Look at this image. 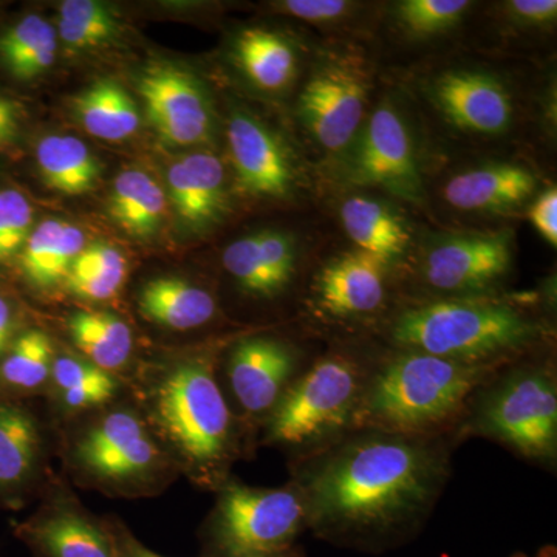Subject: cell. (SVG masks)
<instances>
[{"mask_svg":"<svg viewBox=\"0 0 557 557\" xmlns=\"http://www.w3.org/2000/svg\"><path fill=\"white\" fill-rule=\"evenodd\" d=\"M223 269L252 298L271 299L292 284L298 248L292 234L262 230L234 240L222 256Z\"/></svg>","mask_w":557,"mask_h":557,"instance_id":"ac0fdd59","label":"cell"},{"mask_svg":"<svg viewBox=\"0 0 557 557\" xmlns=\"http://www.w3.org/2000/svg\"><path fill=\"white\" fill-rule=\"evenodd\" d=\"M306 525L298 487H252L228 480L220 485L205 534L211 557H270L288 552Z\"/></svg>","mask_w":557,"mask_h":557,"instance_id":"8992f818","label":"cell"},{"mask_svg":"<svg viewBox=\"0 0 557 557\" xmlns=\"http://www.w3.org/2000/svg\"><path fill=\"white\" fill-rule=\"evenodd\" d=\"M36 164L47 188L62 196H84L97 188L102 166L79 138L49 135L36 146Z\"/></svg>","mask_w":557,"mask_h":557,"instance_id":"484cf974","label":"cell"},{"mask_svg":"<svg viewBox=\"0 0 557 557\" xmlns=\"http://www.w3.org/2000/svg\"><path fill=\"white\" fill-rule=\"evenodd\" d=\"M387 265L361 249L330 260L314 277L313 304L324 317L357 319L383 307Z\"/></svg>","mask_w":557,"mask_h":557,"instance_id":"e0dca14e","label":"cell"},{"mask_svg":"<svg viewBox=\"0 0 557 557\" xmlns=\"http://www.w3.org/2000/svg\"><path fill=\"white\" fill-rule=\"evenodd\" d=\"M366 379L358 362L330 355L289 384L271 410L267 442L281 446H317L354 426Z\"/></svg>","mask_w":557,"mask_h":557,"instance_id":"52a82bcc","label":"cell"},{"mask_svg":"<svg viewBox=\"0 0 557 557\" xmlns=\"http://www.w3.org/2000/svg\"><path fill=\"white\" fill-rule=\"evenodd\" d=\"M69 293L76 298L90 300V302H104L115 298L123 285L110 278L94 276V274L70 273L64 281Z\"/></svg>","mask_w":557,"mask_h":557,"instance_id":"f35d334b","label":"cell"},{"mask_svg":"<svg viewBox=\"0 0 557 557\" xmlns=\"http://www.w3.org/2000/svg\"><path fill=\"white\" fill-rule=\"evenodd\" d=\"M471 5L468 0H403L395 20L412 38H432L457 27Z\"/></svg>","mask_w":557,"mask_h":557,"instance_id":"836d02e7","label":"cell"},{"mask_svg":"<svg viewBox=\"0 0 557 557\" xmlns=\"http://www.w3.org/2000/svg\"><path fill=\"white\" fill-rule=\"evenodd\" d=\"M138 94L146 119L166 145L189 148L209 141L214 113L208 91L196 75L161 62L143 70Z\"/></svg>","mask_w":557,"mask_h":557,"instance_id":"8fae6325","label":"cell"},{"mask_svg":"<svg viewBox=\"0 0 557 557\" xmlns=\"http://www.w3.org/2000/svg\"><path fill=\"white\" fill-rule=\"evenodd\" d=\"M16 317L10 300L0 293V358L9 350L11 338H13Z\"/></svg>","mask_w":557,"mask_h":557,"instance_id":"7bdbcfd3","label":"cell"},{"mask_svg":"<svg viewBox=\"0 0 557 557\" xmlns=\"http://www.w3.org/2000/svg\"><path fill=\"white\" fill-rule=\"evenodd\" d=\"M479 429L534 460H552L557 446L555 379L539 369L519 370L483 401Z\"/></svg>","mask_w":557,"mask_h":557,"instance_id":"ba28073f","label":"cell"},{"mask_svg":"<svg viewBox=\"0 0 557 557\" xmlns=\"http://www.w3.org/2000/svg\"><path fill=\"white\" fill-rule=\"evenodd\" d=\"M505 14L512 24L527 28H548L556 24V0H509Z\"/></svg>","mask_w":557,"mask_h":557,"instance_id":"74e56055","label":"cell"},{"mask_svg":"<svg viewBox=\"0 0 557 557\" xmlns=\"http://www.w3.org/2000/svg\"><path fill=\"white\" fill-rule=\"evenodd\" d=\"M168 196L180 220L194 230H203L222 219L226 209L225 168L207 150L189 153L171 164Z\"/></svg>","mask_w":557,"mask_h":557,"instance_id":"d6986e66","label":"cell"},{"mask_svg":"<svg viewBox=\"0 0 557 557\" xmlns=\"http://www.w3.org/2000/svg\"><path fill=\"white\" fill-rule=\"evenodd\" d=\"M58 33L50 22L28 14L0 36V58L14 78L30 81L57 61Z\"/></svg>","mask_w":557,"mask_h":557,"instance_id":"4dcf8cb0","label":"cell"},{"mask_svg":"<svg viewBox=\"0 0 557 557\" xmlns=\"http://www.w3.org/2000/svg\"><path fill=\"white\" fill-rule=\"evenodd\" d=\"M70 273L94 274V276L110 278L123 285L127 276V260L119 248L98 242L79 252Z\"/></svg>","mask_w":557,"mask_h":557,"instance_id":"d590c367","label":"cell"},{"mask_svg":"<svg viewBox=\"0 0 557 557\" xmlns=\"http://www.w3.org/2000/svg\"><path fill=\"white\" fill-rule=\"evenodd\" d=\"M84 248L86 237L79 226L60 219L44 220L20 252L22 274L35 288L54 287L65 281Z\"/></svg>","mask_w":557,"mask_h":557,"instance_id":"7402d4cb","label":"cell"},{"mask_svg":"<svg viewBox=\"0 0 557 557\" xmlns=\"http://www.w3.org/2000/svg\"><path fill=\"white\" fill-rule=\"evenodd\" d=\"M270 557H293L292 555H289L288 552H285V553H281V555H276V556H270Z\"/></svg>","mask_w":557,"mask_h":557,"instance_id":"ee69618b","label":"cell"},{"mask_svg":"<svg viewBox=\"0 0 557 557\" xmlns=\"http://www.w3.org/2000/svg\"><path fill=\"white\" fill-rule=\"evenodd\" d=\"M20 132L21 120L17 106L0 95V152L16 146Z\"/></svg>","mask_w":557,"mask_h":557,"instance_id":"b9f144b4","label":"cell"},{"mask_svg":"<svg viewBox=\"0 0 557 557\" xmlns=\"http://www.w3.org/2000/svg\"><path fill=\"white\" fill-rule=\"evenodd\" d=\"M354 7V3L346 0H285L277 3V9L289 16L313 24H330L343 20Z\"/></svg>","mask_w":557,"mask_h":557,"instance_id":"8d00e7d4","label":"cell"},{"mask_svg":"<svg viewBox=\"0 0 557 557\" xmlns=\"http://www.w3.org/2000/svg\"><path fill=\"white\" fill-rule=\"evenodd\" d=\"M67 467L81 485L116 497L160 493L177 474L166 449L135 409H98L70 437Z\"/></svg>","mask_w":557,"mask_h":557,"instance_id":"5b68a950","label":"cell"},{"mask_svg":"<svg viewBox=\"0 0 557 557\" xmlns=\"http://www.w3.org/2000/svg\"><path fill=\"white\" fill-rule=\"evenodd\" d=\"M511 263V234H460L442 237L429 247L421 277L437 292L463 298L493 287L507 276Z\"/></svg>","mask_w":557,"mask_h":557,"instance_id":"7c38bea8","label":"cell"},{"mask_svg":"<svg viewBox=\"0 0 557 557\" xmlns=\"http://www.w3.org/2000/svg\"><path fill=\"white\" fill-rule=\"evenodd\" d=\"M14 531L35 557H115L104 520L95 518L62 485Z\"/></svg>","mask_w":557,"mask_h":557,"instance_id":"4fadbf2b","label":"cell"},{"mask_svg":"<svg viewBox=\"0 0 557 557\" xmlns=\"http://www.w3.org/2000/svg\"><path fill=\"white\" fill-rule=\"evenodd\" d=\"M42 440L35 417L21 406L0 403V497H16L35 480Z\"/></svg>","mask_w":557,"mask_h":557,"instance_id":"cb8c5ba5","label":"cell"},{"mask_svg":"<svg viewBox=\"0 0 557 557\" xmlns=\"http://www.w3.org/2000/svg\"><path fill=\"white\" fill-rule=\"evenodd\" d=\"M541 327L504 300L463 296L401 311L391 338L403 350L467 364L494 366L537 339Z\"/></svg>","mask_w":557,"mask_h":557,"instance_id":"277c9868","label":"cell"},{"mask_svg":"<svg viewBox=\"0 0 557 557\" xmlns=\"http://www.w3.org/2000/svg\"><path fill=\"white\" fill-rule=\"evenodd\" d=\"M341 220L357 249L375 256L387 267L409 248L408 226L383 201L364 196L350 197L341 207Z\"/></svg>","mask_w":557,"mask_h":557,"instance_id":"d4e9b609","label":"cell"},{"mask_svg":"<svg viewBox=\"0 0 557 557\" xmlns=\"http://www.w3.org/2000/svg\"><path fill=\"white\" fill-rule=\"evenodd\" d=\"M528 218L542 239L549 245H557V189L556 186L545 189L531 205Z\"/></svg>","mask_w":557,"mask_h":557,"instance_id":"ab89813d","label":"cell"},{"mask_svg":"<svg viewBox=\"0 0 557 557\" xmlns=\"http://www.w3.org/2000/svg\"><path fill=\"white\" fill-rule=\"evenodd\" d=\"M121 32L119 14L98 0H65L58 14V38L69 50L87 51L112 42Z\"/></svg>","mask_w":557,"mask_h":557,"instance_id":"d6a6232c","label":"cell"},{"mask_svg":"<svg viewBox=\"0 0 557 557\" xmlns=\"http://www.w3.org/2000/svg\"><path fill=\"white\" fill-rule=\"evenodd\" d=\"M346 175L354 185L381 188L413 205L423 201L412 137L392 102H383L362 124L347 150Z\"/></svg>","mask_w":557,"mask_h":557,"instance_id":"30bf717a","label":"cell"},{"mask_svg":"<svg viewBox=\"0 0 557 557\" xmlns=\"http://www.w3.org/2000/svg\"><path fill=\"white\" fill-rule=\"evenodd\" d=\"M112 539L115 557H163L143 545L119 518H102Z\"/></svg>","mask_w":557,"mask_h":557,"instance_id":"60d3db41","label":"cell"},{"mask_svg":"<svg viewBox=\"0 0 557 557\" xmlns=\"http://www.w3.org/2000/svg\"><path fill=\"white\" fill-rule=\"evenodd\" d=\"M67 327L73 344L91 364L113 373L124 369L134 351V335L127 322L101 310L76 311Z\"/></svg>","mask_w":557,"mask_h":557,"instance_id":"f1b7e54d","label":"cell"},{"mask_svg":"<svg viewBox=\"0 0 557 557\" xmlns=\"http://www.w3.org/2000/svg\"><path fill=\"white\" fill-rule=\"evenodd\" d=\"M490 368L405 350L366 380L354 426L428 437L461 412Z\"/></svg>","mask_w":557,"mask_h":557,"instance_id":"3957f363","label":"cell"},{"mask_svg":"<svg viewBox=\"0 0 557 557\" xmlns=\"http://www.w3.org/2000/svg\"><path fill=\"white\" fill-rule=\"evenodd\" d=\"M231 164L239 188L259 199H282L292 193L296 174L287 146L262 121L236 112L228 124Z\"/></svg>","mask_w":557,"mask_h":557,"instance_id":"9a60e30c","label":"cell"},{"mask_svg":"<svg viewBox=\"0 0 557 557\" xmlns=\"http://www.w3.org/2000/svg\"><path fill=\"white\" fill-rule=\"evenodd\" d=\"M537 188L533 171L518 163H490L454 175L446 183L449 207L465 212H508L525 203Z\"/></svg>","mask_w":557,"mask_h":557,"instance_id":"ffe728a7","label":"cell"},{"mask_svg":"<svg viewBox=\"0 0 557 557\" xmlns=\"http://www.w3.org/2000/svg\"><path fill=\"white\" fill-rule=\"evenodd\" d=\"M138 310L159 327L188 332L218 314V300L207 288L177 276L150 278L139 289Z\"/></svg>","mask_w":557,"mask_h":557,"instance_id":"44dd1931","label":"cell"},{"mask_svg":"<svg viewBox=\"0 0 557 557\" xmlns=\"http://www.w3.org/2000/svg\"><path fill=\"white\" fill-rule=\"evenodd\" d=\"M33 207L17 189H0V263L20 256L33 230Z\"/></svg>","mask_w":557,"mask_h":557,"instance_id":"e575fe53","label":"cell"},{"mask_svg":"<svg viewBox=\"0 0 557 557\" xmlns=\"http://www.w3.org/2000/svg\"><path fill=\"white\" fill-rule=\"evenodd\" d=\"M429 97L450 124L468 134H505L515 120L507 87L479 70H448L429 84Z\"/></svg>","mask_w":557,"mask_h":557,"instance_id":"5bb4252c","label":"cell"},{"mask_svg":"<svg viewBox=\"0 0 557 557\" xmlns=\"http://www.w3.org/2000/svg\"><path fill=\"white\" fill-rule=\"evenodd\" d=\"M369 95L366 62L351 54H336L311 73L300 91V123L322 149L347 152L364 124Z\"/></svg>","mask_w":557,"mask_h":557,"instance_id":"9c48e42d","label":"cell"},{"mask_svg":"<svg viewBox=\"0 0 557 557\" xmlns=\"http://www.w3.org/2000/svg\"><path fill=\"white\" fill-rule=\"evenodd\" d=\"M159 182L141 170L121 172L109 196V214L124 233L150 237L159 231L168 207Z\"/></svg>","mask_w":557,"mask_h":557,"instance_id":"83f0119b","label":"cell"},{"mask_svg":"<svg viewBox=\"0 0 557 557\" xmlns=\"http://www.w3.org/2000/svg\"><path fill=\"white\" fill-rule=\"evenodd\" d=\"M54 348L50 336L40 330H28L10 344L0 358V386L32 394L50 383Z\"/></svg>","mask_w":557,"mask_h":557,"instance_id":"1f68e13d","label":"cell"},{"mask_svg":"<svg viewBox=\"0 0 557 557\" xmlns=\"http://www.w3.org/2000/svg\"><path fill=\"white\" fill-rule=\"evenodd\" d=\"M81 126L94 137L123 141L137 134L139 112L137 102L119 81L102 78L81 90L72 102Z\"/></svg>","mask_w":557,"mask_h":557,"instance_id":"4316f807","label":"cell"},{"mask_svg":"<svg viewBox=\"0 0 557 557\" xmlns=\"http://www.w3.org/2000/svg\"><path fill=\"white\" fill-rule=\"evenodd\" d=\"M234 60L249 83L269 94L288 89L298 73L295 44L267 28L240 32L234 42Z\"/></svg>","mask_w":557,"mask_h":557,"instance_id":"603a6c76","label":"cell"},{"mask_svg":"<svg viewBox=\"0 0 557 557\" xmlns=\"http://www.w3.org/2000/svg\"><path fill=\"white\" fill-rule=\"evenodd\" d=\"M50 383L58 403L69 412L104 408L119 392V380L113 373L75 355L54 357Z\"/></svg>","mask_w":557,"mask_h":557,"instance_id":"f546056e","label":"cell"},{"mask_svg":"<svg viewBox=\"0 0 557 557\" xmlns=\"http://www.w3.org/2000/svg\"><path fill=\"white\" fill-rule=\"evenodd\" d=\"M298 355L288 344L267 336L240 339L231 350V391L248 416H270L289 387Z\"/></svg>","mask_w":557,"mask_h":557,"instance_id":"2e32d148","label":"cell"},{"mask_svg":"<svg viewBox=\"0 0 557 557\" xmlns=\"http://www.w3.org/2000/svg\"><path fill=\"white\" fill-rule=\"evenodd\" d=\"M448 458L428 437L369 431L319 454L298 486L307 525L327 536L394 533L428 515Z\"/></svg>","mask_w":557,"mask_h":557,"instance_id":"6da1fadb","label":"cell"},{"mask_svg":"<svg viewBox=\"0 0 557 557\" xmlns=\"http://www.w3.org/2000/svg\"><path fill=\"white\" fill-rule=\"evenodd\" d=\"M143 418L178 469L214 486L234 454V424L208 354L161 362L138 379Z\"/></svg>","mask_w":557,"mask_h":557,"instance_id":"7a4b0ae2","label":"cell"}]
</instances>
